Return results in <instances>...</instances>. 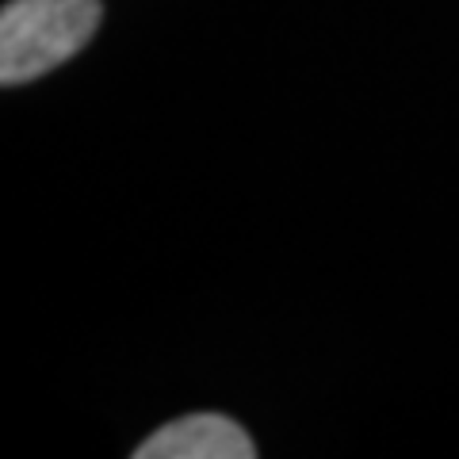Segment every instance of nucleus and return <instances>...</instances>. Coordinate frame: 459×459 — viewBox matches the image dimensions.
<instances>
[{
	"instance_id": "f257e3e1",
	"label": "nucleus",
	"mask_w": 459,
	"mask_h": 459,
	"mask_svg": "<svg viewBox=\"0 0 459 459\" xmlns=\"http://www.w3.org/2000/svg\"><path fill=\"white\" fill-rule=\"evenodd\" d=\"M100 0H8L0 12V84H27L69 62L96 35Z\"/></svg>"
},
{
	"instance_id": "f03ea898",
	"label": "nucleus",
	"mask_w": 459,
	"mask_h": 459,
	"mask_svg": "<svg viewBox=\"0 0 459 459\" xmlns=\"http://www.w3.org/2000/svg\"><path fill=\"white\" fill-rule=\"evenodd\" d=\"M249 433L222 413H188L138 444L134 459H253Z\"/></svg>"
}]
</instances>
